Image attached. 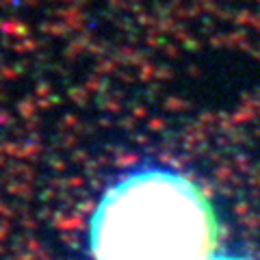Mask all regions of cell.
Listing matches in <instances>:
<instances>
[{"label":"cell","mask_w":260,"mask_h":260,"mask_svg":"<svg viewBox=\"0 0 260 260\" xmlns=\"http://www.w3.org/2000/svg\"><path fill=\"white\" fill-rule=\"evenodd\" d=\"M210 234V210L200 191L160 169L115 184L93 217V247L102 260H200Z\"/></svg>","instance_id":"1"}]
</instances>
